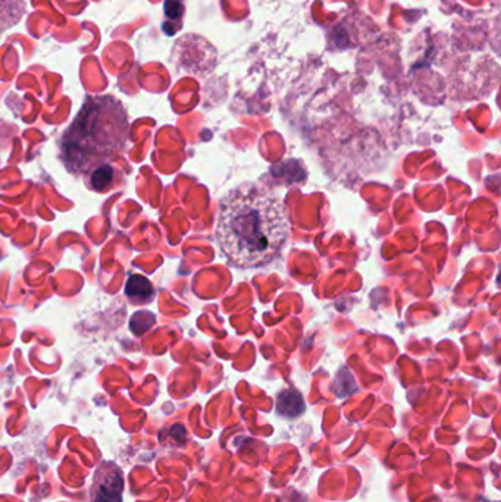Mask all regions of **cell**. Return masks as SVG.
<instances>
[{
    "label": "cell",
    "mask_w": 501,
    "mask_h": 502,
    "mask_svg": "<svg viewBox=\"0 0 501 502\" xmlns=\"http://www.w3.org/2000/svg\"><path fill=\"white\" fill-rule=\"evenodd\" d=\"M290 217L279 198L255 186L231 191L220 205L216 238L225 257L239 267L272 262L290 237Z\"/></svg>",
    "instance_id": "obj_1"
},
{
    "label": "cell",
    "mask_w": 501,
    "mask_h": 502,
    "mask_svg": "<svg viewBox=\"0 0 501 502\" xmlns=\"http://www.w3.org/2000/svg\"><path fill=\"white\" fill-rule=\"evenodd\" d=\"M128 120L122 105L112 96L87 97L86 103L61 139L66 169L89 175L118 156L128 139Z\"/></svg>",
    "instance_id": "obj_2"
},
{
    "label": "cell",
    "mask_w": 501,
    "mask_h": 502,
    "mask_svg": "<svg viewBox=\"0 0 501 502\" xmlns=\"http://www.w3.org/2000/svg\"><path fill=\"white\" fill-rule=\"evenodd\" d=\"M122 489L124 479L121 468L112 461L100 464L91 484V502H122Z\"/></svg>",
    "instance_id": "obj_3"
},
{
    "label": "cell",
    "mask_w": 501,
    "mask_h": 502,
    "mask_svg": "<svg viewBox=\"0 0 501 502\" xmlns=\"http://www.w3.org/2000/svg\"><path fill=\"white\" fill-rule=\"evenodd\" d=\"M125 294L129 298L131 303L143 304V303H148L150 298L153 297V287L144 276L132 275L127 281Z\"/></svg>",
    "instance_id": "obj_4"
},
{
    "label": "cell",
    "mask_w": 501,
    "mask_h": 502,
    "mask_svg": "<svg viewBox=\"0 0 501 502\" xmlns=\"http://www.w3.org/2000/svg\"><path fill=\"white\" fill-rule=\"evenodd\" d=\"M277 411L284 417H297L305 411L303 398L296 391H284L278 397Z\"/></svg>",
    "instance_id": "obj_5"
},
{
    "label": "cell",
    "mask_w": 501,
    "mask_h": 502,
    "mask_svg": "<svg viewBox=\"0 0 501 502\" xmlns=\"http://www.w3.org/2000/svg\"><path fill=\"white\" fill-rule=\"evenodd\" d=\"M113 167L106 163L96 167L90 174H89V181H90V187L96 191H105L109 184L113 181Z\"/></svg>",
    "instance_id": "obj_6"
},
{
    "label": "cell",
    "mask_w": 501,
    "mask_h": 502,
    "mask_svg": "<svg viewBox=\"0 0 501 502\" xmlns=\"http://www.w3.org/2000/svg\"><path fill=\"white\" fill-rule=\"evenodd\" d=\"M165 13L170 16L172 20L179 18L182 15V4L181 0H166L165 4Z\"/></svg>",
    "instance_id": "obj_7"
}]
</instances>
